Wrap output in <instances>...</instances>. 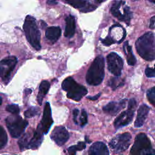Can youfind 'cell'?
Segmentation results:
<instances>
[{"label": "cell", "mask_w": 155, "mask_h": 155, "mask_svg": "<svg viewBox=\"0 0 155 155\" xmlns=\"http://www.w3.org/2000/svg\"><path fill=\"white\" fill-rule=\"evenodd\" d=\"M135 45L137 53L143 59L148 61L155 59L154 36L152 32H147L141 36Z\"/></svg>", "instance_id": "cell-1"}, {"label": "cell", "mask_w": 155, "mask_h": 155, "mask_svg": "<svg viewBox=\"0 0 155 155\" xmlns=\"http://www.w3.org/2000/svg\"><path fill=\"white\" fill-rule=\"evenodd\" d=\"M23 28L26 38L30 45L36 50H41V33L36 19L31 16L27 15L25 19Z\"/></svg>", "instance_id": "cell-2"}, {"label": "cell", "mask_w": 155, "mask_h": 155, "mask_svg": "<svg viewBox=\"0 0 155 155\" xmlns=\"http://www.w3.org/2000/svg\"><path fill=\"white\" fill-rule=\"evenodd\" d=\"M105 62L102 56H97L90 68L86 74V81L90 85H99L104 78Z\"/></svg>", "instance_id": "cell-3"}, {"label": "cell", "mask_w": 155, "mask_h": 155, "mask_svg": "<svg viewBox=\"0 0 155 155\" xmlns=\"http://www.w3.org/2000/svg\"><path fill=\"white\" fill-rule=\"evenodd\" d=\"M62 89L67 91V96L72 100L79 101L87 93V88L78 84L71 77H68L62 83Z\"/></svg>", "instance_id": "cell-4"}, {"label": "cell", "mask_w": 155, "mask_h": 155, "mask_svg": "<svg viewBox=\"0 0 155 155\" xmlns=\"http://www.w3.org/2000/svg\"><path fill=\"white\" fill-rule=\"evenodd\" d=\"M7 128L12 137L18 138L25 131L28 123L18 114L8 116L5 119Z\"/></svg>", "instance_id": "cell-5"}, {"label": "cell", "mask_w": 155, "mask_h": 155, "mask_svg": "<svg viewBox=\"0 0 155 155\" xmlns=\"http://www.w3.org/2000/svg\"><path fill=\"white\" fill-rule=\"evenodd\" d=\"M136 107L137 103L136 100L134 99H130L128 101V109L122 112L114 120V125L116 128L125 127L131 122Z\"/></svg>", "instance_id": "cell-6"}, {"label": "cell", "mask_w": 155, "mask_h": 155, "mask_svg": "<svg viewBox=\"0 0 155 155\" xmlns=\"http://www.w3.org/2000/svg\"><path fill=\"white\" fill-rule=\"evenodd\" d=\"M131 136L126 132L119 134L114 137L109 142V146L113 152L119 153L128 149L131 143Z\"/></svg>", "instance_id": "cell-7"}, {"label": "cell", "mask_w": 155, "mask_h": 155, "mask_svg": "<svg viewBox=\"0 0 155 155\" xmlns=\"http://www.w3.org/2000/svg\"><path fill=\"white\" fill-rule=\"evenodd\" d=\"M17 62V58L13 56H8L0 61V77L4 82H8Z\"/></svg>", "instance_id": "cell-8"}, {"label": "cell", "mask_w": 155, "mask_h": 155, "mask_svg": "<svg viewBox=\"0 0 155 155\" xmlns=\"http://www.w3.org/2000/svg\"><path fill=\"white\" fill-rule=\"evenodd\" d=\"M107 62L109 71L116 76H119L123 68L122 59L117 53L111 52L107 56Z\"/></svg>", "instance_id": "cell-9"}, {"label": "cell", "mask_w": 155, "mask_h": 155, "mask_svg": "<svg viewBox=\"0 0 155 155\" xmlns=\"http://www.w3.org/2000/svg\"><path fill=\"white\" fill-rule=\"evenodd\" d=\"M151 142L147 136L143 133L138 134L130 150V155H139L143 150L151 148Z\"/></svg>", "instance_id": "cell-10"}, {"label": "cell", "mask_w": 155, "mask_h": 155, "mask_svg": "<svg viewBox=\"0 0 155 155\" xmlns=\"http://www.w3.org/2000/svg\"><path fill=\"white\" fill-rule=\"evenodd\" d=\"M50 137L58 146H62L68 140L69 133L64 127L57 126L52 131Z\"/></svg>", "instance_id": "cell-11"}, {"label": "cell", "mask_w": 155, "mask_h": 155, "mask_svg": "<svg viewBox=\"0 0 155 155\" xmlns=\"http://www.w3.org/2000/svg\"><path fill=\"white\" fill-rule=\"evenodd\" d=\"M53 123V120L51 117L50 105L48 102H46L44 109L42 119L41 122L39 124V125L41 127L44 134H47L48 133Z\"/></svg>", "instance_id": "cell-12"}, {"label": "cell", "mask_w": 155, "mask_h": 155, "mask_svg": "<svg viewBox=\"0 0 155 155\" xmlns=\"http://www.w3.org/2000/svg\"><path fill=\"white\" fill-rule=\"evenodd\" d=\"M150 110V108L146 104H142L138 110L136 119L134 122V127L136 128H139L142 127L147 117Z\"/></svg>", "instance_id": "cell-13"}, {"label": "cell", "mask_w": 155, "mask_h": 155, "mask_svg": "<svg viewBox=\"0 0 155 155\" xmlns=\"http://www.w3.org/2000/svg\"><path fill=\"white\" fill-rule=\"evenodd\" d=\"M88 155H109V151L104 143L96 142L90 147Z\"/></svg>", "instance_id": "cell-14"}, {"label": "cell", "mask_w": 155, "mask_h": 155, "mask_svg": "<svg viewBox=\"0 0 155 155\" xmlns=\"http://www.w3.org/2000/svg\"><path fill=\"white\" fill-rule=\"evenodd\" d=\"M125 105V101L123 100L119 102H110L103 107V111L111 116L116 115Z\"/></svg>", "instance_id": "cell-15"}, {"label": "cell", "mask_w": 155, "mask_h": 155, "mask_svg": "<svg viewBox=\"0 0 155 155\" xmlns=\"http://www.w3.org/2000/svg\"><path fill=\"white\" fill-rule=\"evenodd\" d=\"M43 131L38 125L36 130L34 132L33 137L30 139L28 145V149H37L41 144L43 140Z\"/></svg>", "instance_id": "cell-16"}, {"label": "cell", "mask_w": 155, "mask_h": 155, "mask_svg": "<svg viewBox=\"0 0 155 155\" xmlns=\"http://www.w3.org/2000/svg\"><path fill=\"white\" fill-rule=\"evenodd\" d=\"M66 25L64 32V36L67 38H71L75 32L76 23L74 18L71 16H68L65 19Z\"/></svg>", "instance_id": "cell-17"}, {"label": "cell", "mask_w": 155, "mask_h": 155, "mask_svg": "<svg viewBox=\"0 0 155 155\" xmlns=\"http://www.w3.org/2000/svg\"><path fill=\"white\" fill-rule=\"evenodd\" d=\"M61 35V29L59 27L52 26L48 27L45 31L46 38L53 42H56Z\"/></svg>", "instance_id": "cell-18"}, {"label": "cell", "mask_w": 155, "mask_h": 155, "mask_svg": "<svg viewBox=\"0 0 155 155\" xmlns=\"http://www.w3.org/2000/svg\"><path fill=\"white\" fill-rule=\"evenodd\" d=\"M50 87V83L47 81H43L40 84L39 93H38V97H37L38 102L40 105H42L43 98L48 93Z\"/></svg>", "instance_id": "cell-19"}, {"label": "cell", "mask_w": 155, "mask_h": 155, "mask_svg": "<svg viewBox=\"0 0 155 155\" xmlns=\"http://www.w3.org/2000/svg\"><path fill=\"white\" fill-rule=\"evenodd\" d=\"M123 49L126 55L127 63L130 65H134L136 63V59L132 53L131 47L128 44V42L126 41L124 45Z\"/></svg>", "instance_id": "cell-20"}, {"label": "cell", "mask_w": 155, "mask_h": 155, "mask_svg": "<svg viewBox=\"0 0 155 155\" xmlns=\"http://www.w3.org/2000/svg\"><path fill=\"white\" fill-rule=\"evenodd\" d=\"M68 4L76 8H79V10L84 12L85 8L90 4H88L86 0H64Z\"/></svg>", "instance_id": "cell-21"}, {"label": "cell", "mask_w": 155, "mask_h": 155, "mask_svg": "<svg viewBox=\"0 0 155 155\" xmlns=\"http://www.w3.org/2000/svg\"><path fill=\"white\" fill-rule=\"evenodd\" d=\"M122 2H123L122 1H116L114 3H113V4L111 8V12L112 15L114 16L117 18V19L119 20L120 19V18L122 16V14L119 11V8H120V5H122Z\"/></svg>", "instance_id": "cell-22"}, {"label": "cell", "mask_w": 155, "mask_h": 155, "mask_svg": "<svg viewBox=\"0 0 155 155\" xmlns=\"http://www.w3.org/2000/svg\"><path fill=\"white\" fill-rule=\"evenodd\" d=\"M29 136L28 133H26L24 134L19 140L18 144L19 147L21 151H23L24 149H28V145L29 143Z\"/></svg>", "instance_id": "cell-23"}, {"label": "cell", "mask_w": 155, "mask_h": 155, "mask_svg": "<svg viewBox=\"0 0 155 155\" xmlns=\"http://www.w3.org/2000/svg\"><path fill=\"white\" fill-rule=\"evenodd\" d=\"M124 14H122V16L120 21H124L127 24H129L130 19L132 16V13L130 11L129 7H127V6L125 7V8H124Z\"/></svg>", "instance_id": "cell-24"}, {"label": "cell", "mask_w": 155, "mask_h": 155, "mask_svg": "<svg viewBox=\"0 0 155 155\" xmlns=\"http://www.w3.org/2000/svg\"><path fill=\"white\" fill-rule=\"evenodd\" d=\"M7 135L3 128V127L0 125V150L3 148L7 144Z\"/></svg>", "instance_id": "cell-25"}, {"label": "cell", "mask_w": 155, "mask_h": 155, "mask_svg": "<svg viewBox=\"0 0 155 155\" xmlns=\"http://www.w3.org/2000/svg\"><path fill=\"white\" fill-rule=\"evenodd\" d=\"M39 110L38 108L37 107H30L29 108L28 110H27L24 114V116H25L27 118H30V117H32L37 114H38V113H39Z\"/></svg>", "instance_id": "cell-26"}, {"label": "cell", "mask_w": 155, "mask_h": 155, "mask_svg": "<svg viewBox=\"0 0 155 155\" xmlns=\"http://www.w3.org/2000/svg\"><path fill=\"white\" fill-rule=\"evenodd\" d=\"M147 96L150 103L155 107V87H152L148 90Z\"/></svg>", "instance_id": "cell-27"}, {"label": "cell", "mask_w": 155, "mask_h": 155, "mask_svg": "<svg viewBox=\"0 0 155 155\" xmlns=\"http://www.w3.org/2000/svg\"><path fill=\"white\" fill-rule=\"evenodd\" d=\"M108 85L113 90H115L117 87L123 85V82H120V81L117 78H113L108 82Z\"/></svg>", "instance_id": "cell-28"}, {"label": "cell", "mask_w": 155, "mask_h": 155, "mask_svg": "<svg viewBox=\"0 0 155 155\" xmlns=\"http://www.w3.org/2000/svg\"><path fill=\"white\" fill-rule=\"evenodd\" d=\"M5 110L8 112L11 113L13 114H18L20 112V109L18 105L16 104H10L7 105Z\"/></svg>", "instance_id": "cell-29"}, {"label": "cell", "mask_w": 155, "mask_h": 155, "mask_svg": "<svg viewBox=\"0 0 155 155\" xmlns=\"http://www.w3.org/2000/svg\"><path fill=\"white\" fill-rule=\"evenodd\" d=\"M79 120H80L79 124L82 127H84L87 123V120H88L87 114L84 110H82V111L81 113V116L79 117Z\"/></svg>", "instance_id": "cell-30"}, {"label": "cell", "mask_w": 155, "mask_h": 155, "mask_svg": "<svg viewBox=\"0 0 155 155\" xmlns=\"http://www.w3.org/2000/svg\"><path fill=\"white\" fill-rule=\"evenodd\" d=\"M145 74L148 78H153L155 77V71L153 68L147 67L145 71Z\"/></svg>", "instance_id": "cell-31"}, {"label": "cell", "mask_w": 155, "mask_h": 155, "mask_svg": "<svg viewBox=\"0 0 155 155\" xmlns=\"http://www.w3.org/2000/svg\"><path fill=\"white\" fill-rule=\"evenodd\" d=\"M139 155H155V150L152 147L142 151Z\"/></svg>", "instance_id": "cell-32"}, {"label": "cell", "mask_w": 155, "mask_h": 155, "mask_svg": "<svg viewBox=\"0 0 155 155\" xmlns=\"http://www.w3.org/2000/svg\"><path fill=\"white\" fill-rule=\"evenodd\" d=\"M102 42L105 45L109 46V45H111V44H113L114 42V41L112 39V38H111L110 36H107L106 38L102 40Z\"/></svg>", "instance_id": "cell-33"}, {"label": "cell", "mask_w": 155, "mask_h": 155, "mask_svg": "<svg viewBox=\"0 0 155 155\" xmlns=\"http://www.w3.org/2000/svg\"><path fill=\"white\" fill-rule=\"evenodd\" d=\"M77 151H79L77 145H73L68 148V152L69 155H76Z\"/></svg>", "instance_id": "cell-34"}, {"label": "cell", "mask_w": 155, "mask_h": 155, "mask_svg": "<svg viewBox=\"0 0 155 155\" xmlns=\"http://www.w3.org/2000/svg\"><path fill=\"white\" fill-rule=\"evenodd\" d=\"M79 111L78 109H74L73 111V120H74V122L76 124H78V120H77V117H78V116L79 114Z\"/></svg>", "instance_id": "cell-35"}, {"label": "cell", "mask_w": 155, "mask_h": 155, "mask_svg": "<svg viewBox=\"0 0 155 155\" xmlns=\"http://www.w3.org/2000/svg\"><path fill=\"white\" fill-rule=\"evenodd\" d=\"M149 27L150 28H155V16L151 17L150 21Z\"/></svg>", "instance_id": "cell-36"}, {"label": "cell", "mask_w": 155, "mask_h": 155, "mask_svg": "<svg viewBox=\"0 0 155 155\" xmlns=\"http://www.w3.org/2000/svg\"><path fill=\"white\" fill-rule=\"evenodd\" d=\"M100 96H101V93H99V94H96V96H88L87 98L91 100V101H94V100H97Z\"/></svg>", "instance_id": "cell-37"}, {"label": "cell", "mask_w": 155, "mask_h": 155, "mask_svg": "<svg viewBox=\"0 0 155 155\" xmlns=\"http://www.w3.org/2000/svg\"><path fill=\"white\" fill-rule=\"evenodd\" d=\"M57 1L56 0H48L47 1V4L51 5H56L57 4Z\"/></svg>", "instance_id": "cell-38"}, {"label": "cell", "mask_w": 155, "mask_h": 155, "mask_svg": "<svg viewBox=\"0 0 155 155\" xmlns=\"http://www.w3.org/2000/svg\"><path fill=\"white\" fill-rule=\"evenodd\" d=\"M2 97L0 96V105L2 104Z\"/></svg>", "instance_id": "cell-39"}, {"label": "cell", "mask_w": 155, "mask_h": 155, "mask_svg": "<svg viewBox=\"0 0 155 155\" xmlns=\"http://www.w3.org/2000/svg\"><path fill=\"white\" fill-rule=\"evenodd\" d=\"M104 1H105V0H97V1L98 2H102Z\"/></svg>", "instance_id": "cell-40"}, {"label": "cell", "mask_w": 155, "mask_h": 155, "mask_svg": "<svg viewBox=\"0 0 155 155\" xmlns=\"http://www.w3.org/2000/svg\"><path fill=\"white\" fill-rule=\"evenodd\" d=\"M149 1H150L151 2H153V3L155 4V0H149Z\"/></svg>", "instance_id": "cell-41"}, {"label": "cell", "mask_w": 155, "mask_h": 155, "mask_svg": "<svg viewBox=\"0 0 155 155\" xmlns=\"http://www.w3.org/2000/svg\"><path fill=\"white\" fill-rule=\"evenodd\" d=\"M153 69H154V71H155V65H154V68Z\"/></svg>", "instance_id": "cell-42"}, {"label": "cell", "mask_w": 155, "mask_h": 155, "mask_svg": "<svg viewBox=\"0 0 155 155\" xmlns=\"http://www.w3.org/2000/svg\"><path fill=\"white\" fill-rule=\"evenodd\" d=\"M133 1H138V0H133Z\"/></svg>", "instance_id": "cell-43"}]
</instances>
